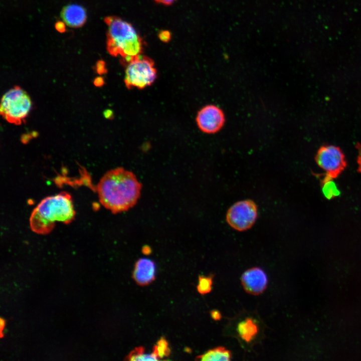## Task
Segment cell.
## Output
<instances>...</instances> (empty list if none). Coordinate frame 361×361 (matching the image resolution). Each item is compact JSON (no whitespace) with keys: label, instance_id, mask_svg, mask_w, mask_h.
Instances as JSON below:
<instances>
[{"label":"cell","instance_id":"1","mask_svg":"<svg viewBox=\"0 0 361 361\" xmlns=\"http://www.w3.org/2000/svg\"><path fill=\"white\" fill-rule=\"evenodd\" d=\"M141 188V184L132 172L118 167L104 174L96 186V191L101 205L117 214L135 205Z\"/></svg>","mask_w":361,"mask_h":361},{"label":"cell","instance_id":"2","mask_svg":"<svg viewBox=\"0 0 361 361\" xmlns=\"http://www.w3.org/2000/svg\"><path fill=\"white\" fill-rule=\"evenodd\" d=\"M75 214L71 195L63 192L42 200L32 212L30 227L36 233L46 235L52 231L57 222H72Z\"/></svg>","mask_w":361,"mask_h":361},{"label":"cell","instance_id":"3","mask_svg":"<svg viewBox=\"0 0 361 361\" xmlns=\"http://www.w3.org/2000/svg\"><path fill=\"white\" fill-rule=\"evenodd\" d=\"M104 20L108 26L107 49L111 55L121 56L126 65L141 54L144 42L130 24L116 17Z\"/></svg>","mask_w":361,"mask_h":361},{"label":"cell","instance_id":"4","mask_svg":"<svg viewBox=\"0 0 361 361\" xmlns=\"http://www.w3.org/2000/svg\"><path fill=\"white\" fill-rule=\"evenodd\" d=\"M32 107V102L28 94L21 87L15 86L3 96L0 111L5 120L20 124L28 115Z\"/></svg>","mask_w":361,"mask_h":361},{"label":"cell","instance_id":"5","mask_svg":"<svg viewBox=\"0 0 361 361\" xmlns=\"http://www.w3.org/2000/svg\"><path fill=\"white\" fill-rule=\"evenodd\" d=\"M124 83L127 88L144 89L151 85L157 76L153 61L142 56L135 57L126 64Z\"/></svg>","mask_w":361,"mask_h":361},{"label":"cell","instance_id":"6","mask_svg":"<svg viewBox=\"0 0 361 361\" xmlns=\"http://www.w3.org/2000/svg\"><path fill=\"white\" fill-rule=\"evenodd\" d=\"M317 164L326 172L321 182L337 178L346 168L347 162L341 150L334 145H324L315 157Z\"/></svg>","mask_w":361,"mask_h":361},{"label":"cell","instance_id":"7","mask_svg":"<svg viewBox=\"0 0 361 361\" xmlns=\"http://www.w3.org/2000/svg\"><path fill=\"white\" fill-rule=\"evenodd\" d=\"M257 217V207L251 200L239 201L228 210L226 220L233 229L239 231L249 229L255 223Z\"/></svg>","mask_w":361,"mask_h":361},{"label":"cell","instance_id":"8","mask_svg":"<svg viewBox=\"0 0 361 361\" xmlns=\"http://www.w3.org/2000/svg\"><path fill=\"white\" fill-rule=\"evenodd\" d=\"M225 121L223 111L214 105H208L203 107L198 112L196 118L200 130L209 134L219 131L223 126Z\"/></svg>","mask_w":361,"mask_h":361},{"label":"cell","instance_id":"9","mask_svg":"<svg viewBox=\"0 0 361 361\" xmlns=\"http://www.w3.org/2000/svg\"><path fill=\"white\" fill-rule=\"evenodd\" d=\"M241 280L245 291L253 295L262 293L268 284L265 272L259 267H253L246 270L242 274Z\"/></svg>","mask_w":361,"mask_h":361},{"label":"cell","instance_id":"10","mask_svg":"<svg viewBox=\"0 0 361 361\" xmlns=\"http://www.w3.org/2000/svg\"><path fill=\"white\" fill-rule=\"evenodd\" d=\"M155 270L153 261L146 258H140L135 262L132 277L137 284L147 285L155 279Z\"/></svg>","mask_w":361,"mask_h":361},{"label":"cell","instance_id":"11","mask_svg":"<svg viewBox=\"0 0 361 361\" xmlns=\"http://www.w3.org/2000/svg\"><path fill=\"white\" fill-rule=\"evenodd\" d=\"M61 16L66 24L74 28L83 25L87 17L85 9L77 5H70L65 7L62 11Z\"/></svg>","mask_w":361,"mask_h":361},{"label":"cell","instance_id":"12","mask_svg":"<svg viewBox=\"0 0 361 361\" xmlns=\"http://www.w3.org/2000/svg\"><path fill=\"white\" fill-rule=\"evenodd\" d=\"M236 330L241 339L249 343L257 337L259 327L257 321L253 318L246 317L238 322Z\"/></svg>","mask_w":361,"mask_h":361},{"label":"cell","instance_id":"13","mask_svg":"<svg viewBox=\"0 0 361 361\" xmlns=\"http://www.w3.org/2000/svg\"><path fill=\"white\" fill-rule=\"evenodd\" d=\"M231 352L223 346H218L208 350L205 353L196 356L198 360H230L232 358Z\"/></svg>","mask_w":361,"mask_h":361},{"label":"cell","instance_id":"14","mask_svg":"<svg viewBox=\"0 0 361 361\" xmlns=\"http://www.w3.org/2000/svg\"><path fill=\"white\" fill-rule=\"evenodd\" d=\"M125 360H158L159 358L152 352L151 354H145V348L143 346H139L132 350Z\"/></svg>","mask_w":361,"mask_h":361},{"label":"cell","instance_id":"15","mask_svg":"<svg viewBox=\"0 0 361 361\" xmlns=\"http://www.w3.org/2000/svg\"><path fill=\"white\" fill-rule=\"evenodd\" d=\"M213 275L208 276L200 275L197 290L201 294L205 295L210 292L212 289Z\"/></svg>","mask_w":361,"mask_h":361},{"label":"cell","instance_id":"16","mask_svg":"<svg viewBox=\"0 0 361 361\" xmlns=\"http://www.w3.org/2000/svg\"><path fill=\"white\" fill-rule=\"evenodd\" d=\"M153 352L159 358L168 356L170 353V349L168 342L164 337H161L153 347Z\"/></svg>","mask_w":361,"mask_h":361},{"label":"cell","instance_id":"17","mask_svg":"<svg viewBox=\"0 0 361 361\" xmlns=\"http://www.w3.org/2000/svg\"><path fill=\"white\" fill-rule=\"evenodd\" d=\"M321 185L323 193L327 199H332L339 194V192L332 180L321 182Z\"/></svg>","mask_w":361,"mask_h":361},{"label":"cell","instance_id":"18","mask_svg":"<svg viewBox=\"0 0 361 361\" xmlns=\"http://www.w3.org/2000/svg\"><path fill=\"white\" fill-rule=\"evenodd\" d=\"M96 71L98 74L102 75L106 72L105 64L103 61H98L96 65Z\"/></svg>","mask_w":361,"mask_h":361},{"label":"cell","instance_id":"19","mask_svg":"<svg viewBox=\"0 0 361 361\" xmlns=\"http://www.w3.org/2000/svg\"><path fill=\"white\" fill-rule=\"evenodd\" d=\"M159 39L163 42H168L171 38L169 32L167 31H162L158 34Z\"/></svg>","mask_w":361,"mask_h":361},{"label":"cell","instance_id":"20","mask_svg":"<svg viewBox=\"0 0 361 361\" xmlns=\"http://www.w3.org/2000/svg\"><path fill=\"white\" fill-rule=\"evenodd\" d=\"M356 147L358 151V155L357 158V162L358 164L357 171L359 173H361V144H357Z\"/></svg>","mask_w":361,"mask_h":361},{"label":"cell","instance_id":"21","mask_svg":"<svg viewBox=\"0 0 361 361\" xmlns=\"http://www.w3.org/2000/svg\"><path fill=\"white\" fill-rule=\"evenodd\" d=\"M212 318L214 320H220L222 318V314L218 310H212L210 311Z\"/></svg>","mask_w":361,"mask_h":361},{"label":"cell","instance_id":"22","mask_svg":"<svg viewBox=\"0 0 361 361\" xmlns=\"http://www.w3.org/2000/svg\"><path fill=\"white\" fill-rule=\"evenodd\" d=\"M56 29L59 32L63 33L65 31V25L62 22L59 21L55 24Z\"/></svg>","mask_w":361,"mask_h":361},{"label":"cell","instance_id":"23","mask_svg":"<svg viewBox=\"0 0 361 361\" xmlns=\"http://www.w3.org/2000/svg\"><path fill=\"white\" fill-rule=\"evenodd\" d=\"M104 83V79L101 77H97L94 80V84L97 87L102 86Z\"/></svg>","mask_w":361,"mask_h":361},{"label":"cell","instance_id":"24","mask_svg":"<svg viewBox=\"0 0 361 361\" xmlns=\"http://www.w3.org/2000/svg\"><path fill=\"white\" fill-rule=\"evenodd\" d=\"M33 138L31 134H24L21 137V141L23 143H27L29 140Z\"/></svg>","mask_w":361,"mask_h":361},{"label":"cell","instance_id":"25","mask_svg":"<svg viewBox=\"0 0 361 361\" xmlns=\"http://www.w3.org/2000/svg\"><path fill=\"white\" fill-rule=\"evenodd\" d=\"M158 3L162 4L164 5H169L172 4L175 0H154Z\"/></svg>","mask_w":361,"mask_h":361},{"label":"cell","instance_id":"26","mask_svg":"<svg viewBox=\"0 0 361 361\" xmlns=\"http://www.w3.org/2000/svg\"><path fill=\"white\" fill-rule=\"evenodd\" d=\"M112 112L110 110H106L104 112V115L106 118H110L112 116Z\"/></svg>","mask_w":361,"mask_h":361},{"label":"cell","instance_id":"27","mask_svg":"<svg viewBox=\"0 0 361 361\" xmlns=\"http://www.w3.org/2000/svg\"><path fill=\"white\" fill-rule=\"evenodd\" d=\"M5 325H6L5 320L4 319L1 318V320H0V329H1V336H2V334L3 333V330L4 329Z\"/></svg>","mask_w":361,"mask_h":361},{"label":"cell","instance_id":"28","mask_svg":"<svg viewBox=\"0 0 361 361\" xmlns=\"http://www.w3.org/2000/svg\"><path fill=\"white\" fill-rule=\"evenodd\" d=\"M37 134H38V133H37V132H33L31 133V135H32V136L33 137H36Z\"/></svg>","mask_w":361,"mask_h":361}]
</instances>
